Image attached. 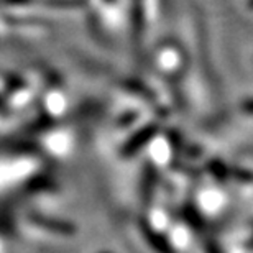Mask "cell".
<instances>
[{
    "instance_id": "7a4b0ae2",
    "label": "cell",
    "mask_w": 253,
    "mask_h": 253,
    "mask_svg": "<svg viewBox=\"0 0 253 253\" xmlns=\"http://www.w3.org/2000/svg\"><path fill=\"white\" fill-rule=\"evenodd\" d=\"M244 109L247 110V112H253V100H247V102L244 104Z\"/></svg>"
},
{
    "instance_id": "3957f363",
    "label": "cell",
    "mask_w": 253,
    "mask_h": 253,
    "mask_svg": "<svg viewBox=\"0 0 253 253\" xmlns=\"http://www.w3.org/2000/svg\"><path fill=\"white\" fill-rule=\"evenodd\" d=\"M249 8L253 10V0H249Z\"/></svg>"
},
{
    "instance_id": "6da1fadb",
    "label": "cell",
    "mask_w": 253,
    "mask_h": 253,
    "mask_svg": "<svg viewBox=\"0 0 253 253\" xmlns=\"http://www.w3.org/2000/svg\"><path fill=\"white\" fill-rule=\"evenodd\" d=\"M133 28L136 38L140 40L141 33H143V10H141L140 0H133Z\"/></svg>"
}]
</instances>
